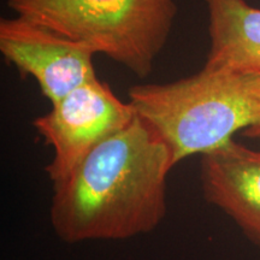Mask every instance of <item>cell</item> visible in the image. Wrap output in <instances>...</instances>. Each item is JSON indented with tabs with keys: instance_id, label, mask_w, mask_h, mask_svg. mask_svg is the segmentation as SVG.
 Returning <instances> with one entry per match:
<instances>
[{
	"instance_id": "obj_2",
	"label": "cell",
	"mask_w": 260,
	"mask_h": 260,
	"mask_svg": "<svg viewBox=\"0 0 260 260\" xmlns=\"http://www.w3.org/2000/svg\"><path fill=\"white\" fill-rule=\"evenodd\" d=\"M136 115L160 136L176 165L260 123V74L205 65L193 76L129 89Z\"/></svg>"
},
{
	"instance_id": "obj_4",
	"label": "cell",
	"mask_w": 260,
	"mask_h": 260,
	"mask_svg": "<svg viewBox=\"0 0 260 260\" xmlns=\"http://www.w3.org/2000/svg\"><path fill=\"white\" fill-rule=\"evenodd\" d=\"M130 103L116 96L109 84L90 80L38 117L32 125L54 151L46 167L52 183L64 181L98 145L121 132L135 118Z\"/></svg>"
},
{
	"instance_id": "obj_1",
	"label": "cell",
	"mask_w": 260,
	"mask_h": 260,
	"mask_svg": "<svg viewBox=\"0 0 260 260\" xmlns=\"http://www.w3.org/2000/svg\"><path fill=\"white\" fill-rule=\"evenodd\" d=\"M174 167L167 144L136 115L54 184V232L70 243L151 233L167 213V180Z\"/></svg>"
},
{
	"instance_id": "obj_8",
	"label": "cell",
	"mask_w": 260,
	"mask_h": 260,
	"mask_svg": "<svg viewBox=\"0 0 260 260\" xmlns=\"http://www.w3.org/2000/svg\"><path fill=\"white\" fill-rule=\"evenodd\" d=\"M243 133H245V135L248 136V138H260V123L251 126V128L246 129Z\"/></svg>"
},
{
	"instance_id": "obj_7",
	"label": "cell",
	"mask_w": 260,
	"mask_h": 260,
	"mask_svg": "<svg viewBox=\"0 0 260 260\" xmlns=\"http://www.w3.org/2000/svg\"><path fill=\"white\" fill-rule=\"evenodd\" d=\"M211 50L207 67L260 74V10L246 0H205Z\"/></svg>"
},
{
	"instance_id": "obj_5",
	"label": "cell",
	"mask_w": 260,
	"mask_h": 260,
	"mask_svg": "<svg viewBox=\"0 0 260 260\" xmlns=\"http://www.w3.org/2000/svg\"><path fill=\"white\" fill-rule=\"evenodd\" d=\"M0 51L23 76L37 80L51 104L96 79L92 48L21 16L0 21Z\"/></svg>"
},
{
	"instance_id": "obj_9",
	"label": "cell",
	"mask_w": 260,
	"mask_h": 260,
	"mask_svg": "<svg viewBox=\"0 0 260 260\" xmlns=\"http://www.w3.org/2000/svg\"><path fill=\"white\" fill-rule=\"evenodd\" d=\"M256 240H259V241H260V235H259L258 237H256Z\"/></svg>"
},
{
	"instance_id": "obj_6",
	"label": "cell",
	"mask_w": 260,
	"mask_h": 260,
	"mask_svg": "<svg viewBox=\"0 0 260 260\" xmlns=\"http://www.w3.org/2000/svg\"><path fill=\"white\" fill-rule=\"evenodd\" d=\"M206 200L218 206L249 235H260V152L232 141L203 155Z\"/></svg>"
},
{
	"instance_id": "obj_3",
	"label": "cell",
	"mask_w": 260,
	"mask_h": 260,
	"mask_svg": "<svg viewBox=\"0 0 260 260\" xmlns=\"http://www.w3.org/2000/svg\"><path fill=\"white\" fill-rule=\"evenodd\" d=\"M16 15L151 74L177 14L174 0H8Z\"/></svg>"
}]
</instances>
